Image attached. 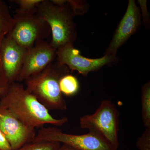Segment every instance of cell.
<instances>
[{
    "instance_id": "obj_1",
    "label": "cell",
    "mask_w": 150,
    "mask_h": 150,
    "mask_svg": "<svg viewBox=\"0 0 150 150\" xmlns=\"http://www.w3.org/2000/svg\"><path fill=\"white\" fill-rule=\"evenodd\" d=\"M0 105L35 129L43 128L46 124L62 126L69 121L67 117L59 119L53 117L22 84L16 81L8 84L0 94Z\"/></svg>"
},
{
    "instance_id": "obj_2",
    "label": "cell",
    "mask_w": 150,
    "mask_h": 150,
    "mask_svg": "<svg viewBox=\"0 0 150 150\" xmlns=\"http://www.w3.org/2000/svg\"><path fill=\"white\" fill-rule=\"evenodd\" d=\"M69 74L67 66L58 62L51 63L45 69L26 80L25 89L48 110H65L67 103L59 87L60 80Z\"/></svg>"
},
{
    "instance_id": "obj_3",
    "label": "cell",
    "mask_w": 150,
    "mask_h": 150,
    "mask_svg": "<svg viewBox=\"0 0 150 150\" xmlns=\"http://www.w3.org/2000/svg\"><path fill=\"white\" fill-rule=\"evenodd\" d=\"M35 14L48 23L52 33L50 44L57 49L59 47L73 43L77 33L74 21V13L67 3L56 5L51 1L43 0L38 6Z\"/></svg>"
},
{
    "instance_id": "obj_4",
    "label": "cell",
    "mask_w": 150,
    "mask_h": 150,
    "mask_svg": "<svg viewBox=\"0 0 150 150\" xmlns=\"http://www.w3.org/2000/svg\"><path fill=\"white\" fill-rule=\"evenodd\" d=\"M79 124L82 129L99 134L118 149L119 112L111 100H103L95 112L81 117Z\"/></svg>"
},
{
    "instance_id": "obj_5",
    "label": "cell",
    "mask_w": 150,
    "mask_h": 150,
    "mask_svg": "<svg viewBox=\"0 0 150 150\" xmlns=\"http://www.w3.org/2000/svg\"><path fill=\"white\" fill-rule=\"evenodd\" d=\"M34 142H55L76 150H117L107 140L95 132L83 135L67 134L57 127H43L36 134Z\"/></svg>"
},
{
    "instance_id": "obj_6",
    "label": "cell",
    "mask_w": 150,
    "mask_h": 150,
    "mask_svg": "<svg viewBox=\"0 0 150 150\" xmlns=\"http://www.w3.org/2000/svg\"><path fill=\"white\" fill-rule=\"evenodd\" d=\"M13 19V25L7 35L25 49L44 40L51 33L48 23L35 13L16 14Z\"/></svg>"
},
{
    "instance_id": "obj_7",
    "label": "cell",
    "mask_w": 150,
    "mask_h": 150,
    "mask_svg": "<svg viewBox=\"0 0 150 150\" xmlns=\"http://www.w3.org/2000/svg\"><path fill=\"white\" fill-rule=\"evenodd\" d=\"M57 62L65 65L72 71H76L81 74L86 76L88 73L100 69L105 65L116 62V56L104 55L98 59L86 58L80 54V51L68 43L57 49Z\"/></svg>"
},
{
    "instance_id": "obj_8",
    "label": "cell",
    "mask_w": 150,
    "mask_h": 150,
    "mask_svg": "<svg viewBox=\"0 0 150 150\" xmlns=\"http://www.w3.org/2000/svg\"><path fill=\"white\" fill-rule=\"evenodd\" d=\"M0 129L8 141L12 150H16L33 142L35 128L22 121L10 110L0 105Z\"/></svg>"
},
{
    "instance_id": "obj_9",
    "label": "cell",
    "mask_w": 150,
    "mask_h": 150,
    "mask_svg": "<svg viewBox=\"0 0 150 150\" xmlns=\"http://www.w3.org/2000/svg\"><path fill=\"white\" fill-rule=\"evenodd\" d=\"M57 49L44 40L36 42L28 49L16 81L21 82L37 74L52 63Z\"/></svg>"
},
{
    "instance_id": "obj_10",
    "label": "cell",
    "mask_w": 150,
    "mask_h": 150,
    "mask_svg": "<svg viewBox=\"0 0 150 150\" xmlns=\"http://www.w3.org/2000/svg\"><path fill=\"white\" fill-rule=\"evenodd\" d=\"M141 15L139 8L134 0H129L127 9L119 22L104 55L116 56L119 48L139 28Z\"/></svg>"
},
{
    "instance_id": "obj_11",
    "label": "cell",
    "mask_w": 150,
    "mask_h": 150,
    "mask_svg": "<svg viewBox=\"0 0 150 150\" xmlns=\"http://www.w3.org/2000/svg\"><path fill=\"white\" fill-rule=\"evenodd\" d=\"M28 50L8 35L3 40L1 48V62L8 84L16 81Z\"/></svg>"
},
{
    "instance_id": "obj_12",
    "label": "cell",
    "mask_w": 150,
    "mask_h": 150,
    "mask_svg": "<svg viewBox=\"0 0 150 150\" xmlns=\"http://www.w3.org/2000/svg\"><path fill=\"white\" fill-rule=\"evenodd\" d=\"M13 22L8 6L5 2L0 0V87H5L8 85L2 67L1 51L3 40L11 29Z\"/></svg>"
},
{
    "instance_id": "obj_13",
    "label": "cell",
    "mask_w": 150,
    "mask_h": 150,
    "mask_svg": "<svg viewBox=\"0 0 150 150\" xmlns=\"http://www.w3.org/2000/svg\"><path fill=\"white\" fill-rule=\"evenodd\" d=\"M142 120L146 128H150V83L145 84L142 88Z\"/></svg>"
},
{
    "instance_id": "obj_14",
    "label": "cell",
    "mask_w": 150,
    "mask_h": 150,
    "mask_svg": "<svg viewBox=\"0 0 150 150\" xmlns=\"http://www.w3.org/2000/svg\"><path fill=\"white\" fill-rule=\"evenodd\" d=\"M59 87L63 94L67 96H71L75 95L79 91V84L76 77L68 74L61 79Z\"/></svg>"
},
{
    "instance_id": "obj_15",
    "label": "cell",
    "mask_w": 150,
    "mask_h": 150,
    "mask_svg": "<svg viewBox=\"0 0 150 150\" xmlns=\"http://www.w3.org/2000/svg\"><path fill=\"white\" fill-rule=\"evenodd\" d=\"M43 0H12L11 2L15 3L18 6L16 10L18 14H35L38 6Z\"/></svg>"
},
{
    "instance_id": "obj_16",
    "label": "cell",
    "mask_w": 150,
    "mask_h": 150,
    "mask_svg": "<svg viewBox=\"0 0 150 150\" xmlns=\"http://www.w3.org/2000/svg\"><path fill=\"white\" fill-rule=\"evenodd\" d=\"M61 145L58 142H33L16 150H59Z\"/></svg>"
},
{
    "instance_id": "obj_17",
    "label": "cell",
    "mask_w": 150,
    "mask_h": 150,
    "mask_svg": "<svg viewBox=\"0 0 150 150\" xmlns=\"http://www.w3.org/2000/svg\"><path fill=\"white\" fill-rule=\"evenodd\" d=\"M0 150H12L8 141L0 129Z\"/></svg>"
},
{
    "instance_id": "obj_18",
    "label": "cell",
    "mask_w": 150,
    "mask_h": 150,
    "mask_svg": "<svg viewBox=\"0 0 150 150\" xmlns=\"http://www.w3.org/2000/svg\"><path fill=\"white\" fill-rule=\"evenodd\" d=\"M140 3V6L142 10V12L143 13V17H144V22L146 25H149V13H148L147 10L146 8V1H139Z\"/></svg>"
},
{
    "instance_id": "obj_19",
    "label": "cell",
    "mask_w": 150,
    "mask_h": 150,
    "mask_svg": "<svg viewBox=\"0 0 150 150\" xmlns=\"http://www.w3.org/2000/svg\"><path fill=\"white\" fill-rule=\"evenodd\" d=\"M59 150H76L73 148L67 145L63 144L61 145V147L59 148Z\"/></svg>"
},
{
    "instance_id": "obj_20",
    "label": "cell",
    "mask_w": 150,
    "mask_h": 150,
    "mask_svg": "<svg viewBox=\"0 0 150 150\" xmlns=\"http://www.w3.org/2000/svg\"><path fill=\"white\" fill-rule=\"evenodd\" d=\"M6 87L7 86H6L5 87H0V94L2 93H3L4 91L5 90Z\"/></svg>"
},
{
    "instance_id": "obj_21",
    "label": "cell",
    "mask_w": 150,
    "mask_h": 150,
    "mask_svg": "<svg viewBox=\"0 0 150 150\" xmlns=\"http://www.w3.org/2000/svg\"><path fill=\"white\" fill-rule=\"evenodd\" d=\"M139 150H150V148H144Z\"/></svg>"
}]
</instances>
